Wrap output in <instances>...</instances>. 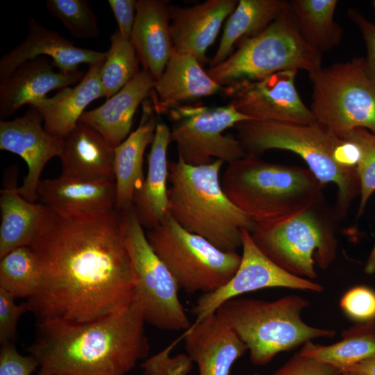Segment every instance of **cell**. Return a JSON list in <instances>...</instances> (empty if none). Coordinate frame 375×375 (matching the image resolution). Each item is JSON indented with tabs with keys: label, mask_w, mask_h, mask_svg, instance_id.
Returning <instances> with one entry per match:
<instances>
[{
	"label": "cell",
	"mask_w": 375,
	"mask_h": 375,
	"mask_svg": "<svg viewBox=\"0 0 375 375\" xmlns=\"http://www.w3.org/2000/svg\"><path fill=\"white\" fill-rule=\"evenodd\" d=\"M125 242L136 277L135 300L145 323L166 331H186L191 323L176 281L151 247L133 204L122 210Z\"/></svg>",
	"instance_id": "obj_11"
},
{
	"label": "cell",
	"mask_w": 375,
	"mask_h": 375,
	"mask_svg": "<svg viewBox=\"0 0 375 375\" xmlns=\"http://www.w3.org/2000/svg\"><path fill=\"white\" fill-rule=\"evenodd\" d=\"M147 239L180 289L203 294L217 290L235 274L241 261L236 251H224L183 228L168 212L149 230Z\"/></svg>",
	"instance_id": "obj_10"
},
{
	"label": "cell",
	"mask_w": 375,
	"mask_h": 375,
	"mask_svg": "<svg viewBox=\"0 0 375 375\" xmlns=\"http://www.w3.org/2000/svg\"><path fill=\"white\" fill-rule=\"evenodd\" d=\"M323 200L289 216L255 224L250 233L258 249L293 275L315 279V265L328 269L337 256L334 213L322 210Z\"/></svg>",
	"instance_id": "obj_8"
},
{
	"label": "cell",
	"mask_w": 375,
	"mask_h": 375,
	"mask_svg": "<svg viewBox=\"0 0 375 375\" xmlns=\"http://www.w3.org/2000/svg\"><path fill=\"white\" fill-rule=\"evenodd\" d=\"M15 297L0 288V342H12L17 338L19 319L28 310L26 303L17 304Z\"/></svg>",
	"instance_id": "obj_38"
},
{
	"label": "cell",
	"mask_w": 375,
	"mask_h": 375,
	"mask_svg": "<svg viewBox=\"0 0 375 375\" xmlns=\"http://www.w3.org/2000/svg\"><path fill=\"white\" fill-rule=\"evenodd\" d=\"M39 367L34 356L20 354L12 342L1 344L0 375H31Z\"/></svg>",
	"instance_id": "obj_40"
},
{
	"label": "cell",
	"mask_w": 375,
	"mask_h": 375,
	"mask_svg": "<svg viewBox=\"0 0 375 375\" xmlns=\"http://www.w3.org/2000/svg\"><path fill=\"white\" fill-rule=\"evenodd\" d=\"M223 89L209 76L194 56L173 50L149 95L158 115L168 113L186 102L213 95Z\"/></svg>",
	"instance_id": "obj_20"
},
{
	"label": "cell",
	"mask_w": 375,
	"mask_h": 375,
	"mask_svg": "<svg viewBox=\"0 0 375 375\" xmlns=\"http://www.w3.org/2000/svg\"><path fill=\"white\" fill-rule=\"evenodd\" d=\"M43 119L34 108L13 120L0 121V149L20 156L28 166V174L19 193L26 200L35 203L38 200L37 189L41 174L47 162L60 157L63 140L46 131Z\"/></svg>",
	"instance_id": "obj_15"
},
{
	"label": "cell",
	"mask_w": 375,
	"mask_h": 375,
	"mask_svg": "<svg viewBox=\"0 0 375 375\" xmlns=\"http://www.w3.org/2000/svg\"><path fill=\"white\" fill-rule=\"evenodd\" d=\"M108 3L118 24V31L130 40L135 22L136 1L108 0Z\"/></svg>",
	"instance_id": "obj_42"
},
{
	"label": "cell",
	"mask_w": 375,
	"mask_h": 375,
	"mask_svg": "<svg viewBox=\"0 0 375 375\" xmlns=\"http://www.w3.org/2000/svg\"><path fill=\"white\" fill-rule=\"evenodd\" d=\"M29 247L42 281L26 304L38 322L85 323L128 308L136 277L116 208L66 212L47 207Z\"/></svg>",
	"instance_id": "obj_1"
},
{
	"label": "cell",
	"mask_w": 375,
	"mask_h": 375,
	"mask_svg": "<svg viewBox=\"0 0 375 375\" xmlns=\"http://www.w3.org/2000/svg\"><path fill=\"white\" fill-rule=\"evenodd\" d=\"M365 272L372 274L375 272V241L365 266Z\"/></svg>",
	"instance_id": "obj_44"
},
{
	"label": "cell",
	"mask_w": 375,
	"mask_h": 375,
	"mask_svg": "<svg viewBox=\"0 0 375 375\" xmlns=\"http://www.w3.org/2000/svg\"><path fill=\"white\" fill-rule=\"evenodd\" d=\"M340 304L344 313L358 323L375 320V292L367 286L349 289L342 297Z\"/></svg>",
	"instance_id": "obj_37"
},
{
	"label": "cell",
	"mask_w": 375,
	"mask_h": 375,
	"mask_svg": "<svg viewBox=\"0 0 375 375\" xmlns=\"http://www.w3.org/2000/svg\"><path fill=\"white\" fill-rule=\"evenodd\" d=\"M168 1L138 0L130 41L143 70L155 81L162 75L174 50Z\"/></svg>",
	"instance_id": "obj_21"
},
{
	"label": "cell",
	"mask_w": 375,
	"mask_h": 375,
	"mask_svg": "<svg viewBox=\"0 0 375 375\" xmlns=\"http://www.w3.org/2000/svg\"><path fill=\"white\" fill-rule=\"evenodd\" d=\"M345 375H375V355L342 370Z\"/></svg>",
	"instance_id": "obj_43"
},
{
	"label": "cell",
	"mask_w": 375,
	"mask_h": 375,
	"mask_svg": "<svg viewBox=\"0 0 375 375\" xmlns=\"http://www.w3.org/2000/svg\"><path fill=\"white\" fill-rule=\"evenodd\" d=\"M253 375H260V374L258 373H254Z\"/></svg>",
	"instance_id": "obj_46"
},
{
	"label": "cell",
	"mask_w": 375,
	"mask_h": 375,
	"mask_svg": "<svg viewBox=\"0 0 375 375\" xmlns=\"http://www.w3.org/2000/svg\"><path fill=\"white\" fill-rule=\"evenodd\" d=\"M221 183L231 201L255 224L289 216L323 200L324 185L308 168L269 162L251 153L228 163Z\"/></svg>",
	"instance_id": "obj_4"
},
{
	"label": "cell",
	"mask_w": 375,
	"mask_h": 375,
	"mask_svg": "<svg viewBox=\"0 0 375 375\" xmlns=\"http://www.w3.org/2000/svg\"><path fill=\"white\" fill-rule=\"evenodd\" d=\"M172 122V141L177 146L178 156L192 166H202L222 160L228 164L242 158L247 152L227 129L244 121L253 120L228 103L209 107L185 104L167 113Z\"/></svg>",
	"instance_id": "obj_12"
},
{
	"label": "cell",
	"mask_w": 375,
	"mask_h": 375,
	"mask_svg": "<svg viewBox=\"0 0 375 375\" xmlns=\"http://www.w3.org/2000/svg\"><path fill=\"white\" fill-rule=\"evenodd\" d=\"M171 142L169 128L158 123L147 156V174L133 201L140 224L149 230L158 226L169 212L167 149Z\"/></svg>",
	"instance_id": "obj_25"
},
{
	"label": "cell",
	"mask_w": 375,
	"mask_h": 375,
	"mask_svg": "<svg viewBox=\"0 0 375 375\" xmlns=\"http://www.w3.org/2000/svg\"><path fill=\"white\" fill-rule=\"evenodd\" d=\"M41 281L40 263L29 246L16 248L1 258L0 288L15 297H32Z\"/></svg>",
	"instance_id": "obj_32"
},
{
	"label": "cell",
	"mask_w": 375,
	"mask_h": 375,
	"mask_svg": "<svg viewBox=\"0 0 375 375\" xmlns=\"http://www.w3.org/2000/svg\"><path fill=\"white\" fill-rule=\"evenodd\" d=\"M308 74L316 122L342 140L357 128L375 134V75L369 72L364 57Z\"/></svg>",
	"instance_id": "obj_9"
},
{
	"label": "cell",
	"mask_w": 375,
	"mask_h": 375,
	"mask_svg": "<svg viewBox=\"0 0 375 375\" xmlns=\"http://www.w3.org/2000/svg\"><path fill=\"white\" fill-rule=\"evenodd\" d=\"M297 73L296 69L279 72L226 86L223 92L229 103L253 120L311 124L316 120L296 88Z\"/></svg>",
	"instance_id": "obj_13"
},
{
	"label": "cell",
	"mask_w": 375,
	"mask_h": 375,
	"mask_svg": "<svg viewBox=\"0 0 375 375\" xmlns=\"http://www.w3.org/2000/svg\"><path fill=\"white\" fill-rule=\"evenodd\" d=\"M46 7L77 38L99 36L97 17L86 0H47Z\"/></svg>",
	"instance_id": "obj_34"
},
{
	"label": "cell",
	"mask_w": 375,
	"mask_h": 375,
	"mask_svg": "<svg viewBox=\"0 0 375 375\" xmlns=\"http://www.w3.org/2000/svg\"><path fill=\"white\" fill-rule=\"evenodd\" d=\"M62 174L87 180L115 181V149L94 129L78 122L63 140Z\"/></svg>",
	"instance_id": "obj_26"
},
{
	"label": "cell",
	"mask_w": 375,
	"mask_h": 375,
	"mask_svg": "<svg viewBox=\"0 0 375 375\" xmlns=\"http://www.w3.org/2000/svg\"><path fill=\"white\" fill-rule=\"evenodd\" d=\"M347 15L362 34L367 51L366 65L369 72L375 75V24L367 19L356 8H349Z\"/></svg>",
	"instance_id": "obj_41"
},
{
	"label": "cell",
	"mask_w": 375,
	"mask_h": 375,
	"mask_svg": "<svg viewBox=\"0 0 375 375\" xmlns=\"http://www.w3.org/2000/svg\"><path fill=\"white\" fill-rule=\"evenodd\" d=\"M272 375H345V374L333 365L297 353Z\"/></svg>",
	"instance_id": "obj_39"
},
{
	"label": "cell",
	"mask_w": 375,
	"mask_h": 375,
	"mask_svg": "<svg viewBox=\"0 0 375 375\" xmlns=\"http://www.w3.org/2000/svg\"><path fill=\"white\" fill-rule=\"evenodd\" d=\"M224 163L215 160L192 166L178 156L176 161H169V212L190 233L222 251H236L242 247V230L251 233L255 222L224 192L219 177Z\"/></svg>",
	"instance_id": "obj_3"
},
{
	"label": "cell",
	"mask_w": 375,
	"mask_h": 375,
	"mask_svg": "<svg viewBox=\"0 0 375 375\" xmlns=\"http://www.w3.org/2000/svg\"><path fill=\"white\" fill-rule=\"evenodd\" d=\"M28 348L36 375H126L148 356L149 345L139 303L97 320L38 322Z\"/></svg>",
	"instance_id": "obj_2"
},
{
	"label": "cell",
	"mask_w": 375,
	"mask_h": 375,
	"mask_svg": "<svg viewBox=\"0 0 375 375\" xmlns=\"http://www.w3.org/2000/svg\"><path fill=\"white\" fill-rule=\"evenodd\" d=\"M290 3L299 31L312 49L322 54L340 43L344 32L334 19L337 0H292Z\"/></svg>",
	"instance_id": "obj_31"
},
{
	"label": "cell",
	"mask_w": 375,
	"mask_h": 375,
	"mask_svg": "<svg viewBox=\"0 0 375 375\" xmlns=\"http://www.w3.org/2000/svg\"><path fill=\"white\" fill-rule=\"evenodd\" d=\"M238 3L237 0H207L191 7L169 5L174 50L191 54L200 63L206 62L208 48Z\"/></svg>",
	"instance_id": "obj_18"
},
{
	"label": "cell",
	"mask_w": 375,
	"mask_h": 375,
	"mask_svg": "<svg viewBox=\"0 0 375 375\" xmlns=\"http://www.w3.org/2000/svg\"><path fill=\"white\" fill-rule=\"evenodd\" d=\"M102 64L90 65L75 86L66 87L54 96L30 105L41 115L47 132L64 140L76 126L87 106L104 97L100 77Z\"/></svg>",
	"instance_id": "obj_24"
},
{
	"label": "cell",
	"mask_w": 375,
	"mask_h": 375,
	"mask_svg": "<svg viewBox=\"0 0 375 375\" xmlns=\"http://www.w3.org/2000/svg\"><path fill=\"white\" fill-rule=\"evenodd\" d=\"M345 140L357 144L361 153L356 169L360 185L357 215L360 217L370 197L375 192V134L366 129L357 128Z\"/></svg>",
	"instance_id": "obj_35"
},
{
	"label": "cell",
	"mask_w": 375,
	"mask_h": 375,
	"mask_svg": "<svg viewBox=\"0 0 375 375\" xmlns=\"http://www.w3.org/2000/svg\"><path fill=\"white\" fill-rule=\"evenodd\" d=\"M17 176V169L8 172L1 190L0 258L30 245L47 210L42 203L30 202L19 193Z\"/></svg>",
	"instance_id": "obj_28"
},
{
	"label": "cell",
	"mask_w": 375,
	"mask_h": 375,
	"mask_svg": "<svg viewBox=\"0 0 375 375\" xmlns=\"http://www.w3.org/2000/svg\"><path fill=\"white\" fill-rule=\"evenodd\" d=\"M37 194L40 203L60 212H74L116 208V185L106 180H87L61 174L40 180Z\"/></svg>",
	"instance_id": "obj_27"
},
{
	"label": "cell",
	"mask_w": 375,
	"mask_h": 375,
	"mask_svg": "<svg viewBox=\"0 0 375 375\" xmlns=\"http://www.w3.org/2000/svg\"><path fill=\"white\" fill-rule=\"evenodd\" d=\"M224 62L206 70L221 86L252 81L285 70L310 73L322 67V53L303 39L290 6L259 34L241 40Z\"/></svg>",
	"instance_id": "obj_7"
},
{
	"label": "cell",
	"mask_w": 375,
	"mask_h": 375,
	"mask_svg": "<svg viewBox=\"0 0 375 375\" xmlns=\"http://www.w3.org/2000/svg\"><path fill=\"white\" fill-rule=\"evenodd\" d=\"M241 235L242 254L237 272L225 285L199 297L192 309L196 321L215 313L224 302L252 291L272 288L324 290L320 284L290 274L276 265L258 249L248 230L242 229Z\"/></svg>",
	"instance_id": "obj_14"
},
{
	"label": "cell",
	"mask_w": 375,
	"mask_h": 375,
	"mask_svg": "<svg viewBox=\"0 0 375 375\" xmlns=\"http://www.w3.org/2000/svg\"><path fill=\"white\" fill-rule=\"evenodd\" d=\"M282 0H240L227 18L217 50L210 61V67L224 62L241 40L263 31L279 15L290 7Z\"/></svg>",
	"instance_id": "obj_29"
},
{
	"label": "cell",
	"mask_w": 375,
	"mask_h": 375,
	"mask_svg": "<svg viewBox=\"0 0 375 375\" xmlns=\"http://www.w3.org/2000/svg\"><path fill=\"white\" fill-rule=\"evenodd\" d=\"M140 60L130 40L117 30L110 36V47L101 68V83L106 99L119 92L139 70Z\"/></svg>",
	"instance_id": "obj_33"
},
{
	"label": "cell",
	"mask_w": 375,
	"mask_h": 375,
	"mask_svg": "<svg viewBox=\"0 0 375 375\" xmlns=\"http://www.w3.org/2000/svg\"><path fill=\"white\" fill-rule=\"evenodd\" d=\"M177 341L158 353L146 358L141 364L144 375H189L193 361L187 353L171 356Z\"/></svg>",
	"instance_id": "obj_36"
},
{
	"label": "cell",
	"mask_w": 375,
	"mask_h": 375,
	"mask_svg": "<svg viewBox=\"0 0 375 375\" xmlns=\"http://www.w3.org/2000/svg\"><path fill=\"white\" fill-rule=\"evenodd\" d=\"M45 57L28 60L8 77L0 81L1 120L12 116L22 106L44 99L51 90L63 89L80 81L84 72H63L54 69Z\"/></svg>",
	"instance_id": "obj_19"
},
{
	"label": "cell",
	"mask_w": 375,
	"mask_h": 375,
	"mask_svg": "<svg viewBox=\"0 0 375 375\" xmlns=\"http://www.w3.org/2000/svg\"><path fill=\"white\" fill-rule=\"evenodd\" d=\"M308 301L288 295L272 301L234 298L222 303L217 315L245 344L251 362L262 366L277 354L317 338H333L335 331L307 324L301 318Z\"/></svg>",
	"instance_id": "obj_6"
},
{
	"label": "cell",
	"mask_w": 375,
	"mask_h": 375,
	"mask_svg": "<svg viewBox=\"0 0 375 375\" xmlns=\"http://www.w3.org/2000/svg\"><path fill=\"white\" fill-rule=\"evenodd\" d=\"M182 338L199 375H230L247 347L215 312L195 321Z\"/></svg>",
	"instance_id": "obj_17"
},
{
	"label": "cell",
	"mask_w": 375,
	"mask_h": 375,
	"mask_svg": "<svg viewBox=\"0 0 375 375\" xmlns=\"http://www.w3.org/2000/svg\"><path fill=\"white\" fill-rule=\"evenodd\" d=\"M372 5L373 6V8H374V10L375 12V0H374L372 2Z\"/></svg>",
	"instance_id": "obj_45"
},
{
	"label": "cell",
	"mask_w": 375,
	"mask_h": 375,
	"mask_svg": "<svg viewBox=\"0 0 375 375\" xmlns=\"http://www.w3.org/2000/svg\"><path fill=\"white\" fill-rule=\"evenodd\" d=\"M236 137L247 153L260 156L270 149H281L299 155L310 171L324 186L337 188L334 208L336 219L345 217L353 200L360 195V185L355 169L346 167L337 160L344 140L324 125L297 124L247 120L235 126Z\"/></svg>",
	"instance_id": "obj_5"
},
{
	"label": "cell",
	"mask_w": 375,
	"mask_h": 375,
	"mask_svg": "<svg viewBox=\"0 0 375 375\" xmlns=\"http://www.w3.org/2000/svg\"><path fill=\"white\" fill-rule=\"evenodd\" d=\"M341 336L340 341L330 345L308 341L298 353L342 371L375 355V321L358 323L344 330Z\"/></svg>",
	"instance_id": "obj_30"
},
{
	"label": "cell",
	"mask_w": 375,
	"mask_h": 375,
	"mask_svg": "<svg viewBox=\"0 0 375 375\" xmlns=\"http://www.w3.org/2000/svg\"><path fill=\"white\" fill-rule=\"evenodd\" d=\"M28 31L25 40L0 60V81L8 77L25 62L40 56H47L54 66L63 72L78 70L81 64L103 63L106 52L76 47L52 30L46 28L34 19L28 22Z\"/></svg>",
	"instance_id": "obj_16"
},
{
	"label": "cell",
	"mask_w": 375,
	"mask_h": 375,
	"mask_svg": "<svg viewBox=\"0 0 375 375\" xmlns=\"http://www.w3.org/2000/svg\"><path fill=\"white\" fill-rule=\"evenodd\" d=\"M157 115L151 100L147 98L142 103L138 128L115 148L116 208L120 211L133 204L135 193L144 182V154L154 139L158 123Z\"/></svg>",
	"instance_id": "obj_23"
},
{
	"label": "cell",
	"mask_w": 375,
	"mask_h": 375,
	"mask_svg": "<svg viewBox=\"0 0 375 375\" xmlns=\"http://www.w3.org/2000/svg\"><path fill=\"white\" fill-rule=\"evenodd\" d=\"M155 80L142 69L101 106L85 111L79 122L97 131L113 148L130 135L134 115L149 95Z\"/></svg>",
	"instance_id": "obj_22"
}]
</instances>
